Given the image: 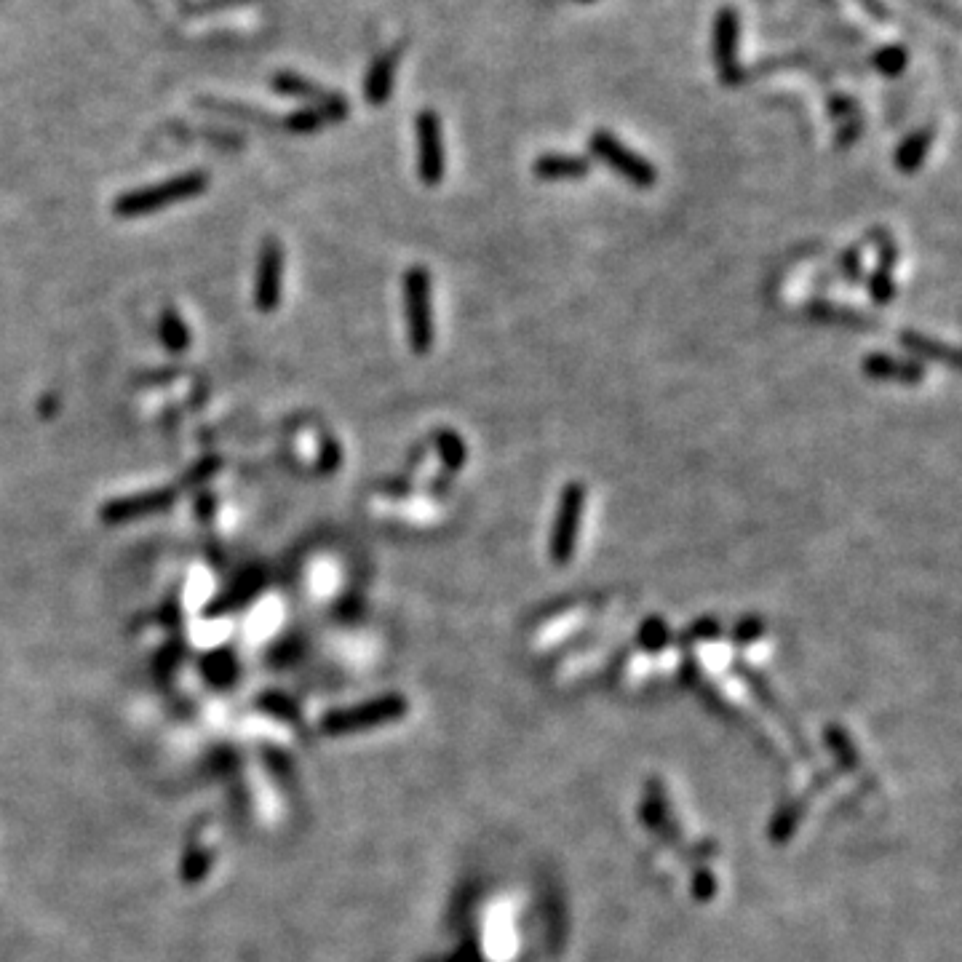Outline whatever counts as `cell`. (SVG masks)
Listing matches in <instances>:
<instances>
[{
    "instance_id": "1",
    "label": "cell",
    "mask_w": 962,
    "mask_h": 962,
    "mask_svg": "<svg viewBox=\"0 0 962 962\" xmlns=\"http://www.w3.org/2000/svg\"><path fill=\"white\" fill-rule=\"evenodd\" d=\"M206 188H209V174L201 172V169L185 172L180 174V177H172V180L155 182V185H147V188L121 193V196L113 201V214L121 217V220H139V217H147V214L161 212L166 206L182 204V201H190V198L204 196Z\"/></svg>"
},
{
    "instance_id": "2",
    "label": "cell",
    "mask_w": 962,
    "mask_h": 962,
    "mask_svg": "<svg viewBox=\"0 0 962 962\" xmlns=\"http://www.w3.org/2000/svg\"><path fill=\"white\" fill-rule=\"evenodd\" d=\"M404 289V316H407L409 348L415 356H428L433 351L436 327H433V284L431 273L423 265H412L401 278Z\"/></svg>"
},
{
    "instance_id": "3",
    "label": "cell",
    "mask_w": 962,
    "mask_h": 962,
    "mask_svg": "<svg viewBox=\"0 0 962 962\" xmlns=\"http://www.w3.org/2000/svg\"><path fill=\"white\" fill-rule=\"evenodd\" d=\"M583 514H586V484L583 481L564 484L554 524H551V535H548V559L556 567L572 562L575 548H578L580 527H583Z\"/></svg>"
},
{
    "instance_id": "4",
    "label": "cell",
    "mask_w": 962,
    "mask_h": 962,
    "mask_svg": "<svg viewBox=\"0 0 962 962\" xmlns=\"http://www.w3.org/2000/svg\"><path fill=\"white\" fill-rule=\"evenodd\" d=\"M588 150L594 158H599L604 166H610L612 172L631 182L634 188H653L658 182V169L653 161H647L645 155L634 153L626 142H620L612 131L596 129L588 137Z\"/></svg>"
},
{
    "instance_id": "5",
    "label": "cell",
    "mask_w": 962,
    "mask_h": 962,
    "mask_svg": "<svg viewBox=\"0 0 962 962\" xmlns=\"http://www.w3.org/2000/svg\"><path fill=\"white\" fill-rule=\"evenodd\" d=\"M417 129V177L428 188H436L447 172L444 158V139H441V118L433 110H420L415 121Z\"/></svg>"
},
{
    "instance_id": "6",
    "label": "cell",
    "mask_w": 962,
    "mask_h": 962,
    "mask_svg": "<svg viewBox=\"0 0 962 962\" xmlns=\"http://www.w3.org/2000/svg\"><path fill=\"white\" fill-rule=\"evenodd\" d=\"M180 492L174 487H161V490H150V492H139V495H126V498H115L107 500L105 506L99 508V522L102 524H129V522H139V519H147V516H155L166 511V508L174 506Z\"/></svg>"
},
{
    "instance_id": "7",
    "label": "cell",
    "mask_w": 962,
    "mask_h": 962,
    "mask_svg": "<svg viewBox=\"0 0 962 962\" xmlns=\"http://www.w3.org/2000/svg\"><path fill=\"white\" fill-rule=\"evenodd\" d=\"M284 294V246L276 238H265L257 257V281H254V308L260 313H273L281 305Z\"/></svg>"
},
{
    "instance_id": "8",
    "label": "cell",
    "mask_w": 962,
    "mask_h": 962,
    "mask_svg": "<svg viewBox=\"0 0 962 962\" xmlns=\"http://www.w3.org/2000/svg\"><path fill=\"white\" fill-rule=\"evenodd\" d=\"M738 38H741V17L733 6H722L714 17V62H717L719 78L725 86H738L741 81V65H738Z\"/></svg>"
},
{
    "instance_id": "9",
    "label": "cell",
    "mask_w": 962,
    "mask_h": 962,
    "mask_svg": "<svg viewBox=\"0 0 962 962\" xmlns=\"http://www.w3.org/2000/svg\"><path fill=\"white\" fill-rule=\"evenodd\" d=\"M273 89L284 97H294L308 102L310 107H316L321 113L327 115L329 123L345 121L348 118V99L340 97V94H332V91L321 89L318 83L302 78V75L294 73H278L273 75Z\"/></svg>"
},
{
    "instance_id": "10",
    "label": "cell",
    "mask_w": 962,
    "mask_h": 962,
    "mask_svg": "<svg viewBox=\"0 0 962 962\" xmlns=\"http://www.w3.org/2000/svg\"><path fill=\"white\" fill-rule=\"evenodd\" d=\"M861 372L869 380H893V383L901 385H917L928 375V369L920 361L898 359V356H890V353H869V356H864Z\"/></svg>"
},
{
    "instance_id": "11",
    "label": "cell",
    "mask_w": 962,
    "mask_h": 962,
    "mask_svg": "<svg viewBox=\"0 0 962 962\" xmlns=\"http://www.w3.org/2000/svg\"><path fill=\"white\" fill-rule=\"evenodd\" d=\"M532 174L543 182L586 180L591 174V158L567 153H543L532 161Z\"/></svg>"
},
{
    "instance_id": "12",
    "label": "cell",
    "mask_w": 962,
    "mask_h": 962,
    "mask_svg": "<svg viewBox=\"0 0 962 962\" xmlns=\"http://www.w3.org/2000/svg\"><path fill=\"white\" fill-rule=\"evenodd\" d=\"M396 65H399V51H388L369 65L367 78H364V97L372 107L385 105L393 94V81H396Z\"/></svg>"
},
{
    "instance_id": "13",
    "label": "cell",
    "mask_w": 962,
    "mask_h": 962,
    "mask_svg": "<svg viewBox=\"0 0 962 962\" xmlns=\"http://www.w3.org/2000/svg\"><path fill=\"white\" fill-rule=\"evenodd\" d=\"M898 343L904 345L906 351L912 353V356H917L920 364L922 361H936V364H944V367L949 369L960 367V356H957V351H954L952 345L936 340V337L920 335V332H909V329H906V332H901V337H898Z\"/></svg>"
},
{
    "instance_id": "14",
    "label": "cell",
    "mask_w": 962,
    "mask_h": 962,
    "mask_svg": "<svg viewBox=\"0 0 962 962\" xmlns=\"http://www.w3.org/2000/svg\"><path fill=\"white\" fill-rule=\"evenodd\" d=\"M930 145H933V129H917L912 131L909 137L896 147V155H893V166H896L901 174H914L925 164V158L930 153Z\"/></svg>"
},
{
    "instance_id": "15",
    "label": "cell",
    "mask_w": 962,
    "mask_h": 962,
    "mask_svg": "<svg viewBox=\"0 0 962 962\" xmlns=\"http://www.w3.org/2000/svg\"><path fill=\"white\" fill-rule=\"evenodd\" d=\"M433 444H436V452H439L444 476H455L468 460V447H465L463 436L452 431V428H441V431L433 433Z\"/></svg>"
},
{
    "instance_id": "16",
    "label": "cell",
    "mask_w": 962,
    "mask_h": 962,
    "mask_svg": "<svg viewBox=\"0 0 962 962\" xmlns=\"http://www.w3.org/2000/svg\"><path fill=\"white\" fill-rule=\"evenodd\" d=\"M158 335H161V343L166 345V351L185 353L190 348V332L188 327H185V321L180 318V313L174 308H166L164 313H161Z\"/></svg>"
},
{
    "instance_id": "17",
    "label": "cell",
    "mask_w": 962,
    "mask_h": 962,
    "mask_svg": "<svg viewBox=\"0 0 962 962\" xmlns=\"http://www.w3.org/2000/svg\"><path fill=\"white\" fill-rule=\"evenodd\" d=\"M906 65H909V54H906L904 46H898V43H888V46H882V49H877L872 54V67L880 75H885V78L904 75Z\"/></svg>"
},
{
    "instance_id": "18",
    "label": "cell",
    "mask_w": 962,
    "mask_h": 962,
    "mask_svg": "<svg viewBox=\"0 0 962 962\" xmlns=\"http://www.w3.org/2000/svg\"><path fill=\"white\" fill-rule=\"evenodd\" d=\"M327 115L316 110V107H302V110H294L281 121V129L289 131V134H316L318 129L327 126Z\"/></svg>"
},
{
    "instance_id": "19",
    "label": "cell",
    "mask_w": 962,
    "mask_h": 962,
    "mask_svg": "<svg viewBox=\"0 0 962 962\" xmlns=\"http://www.w3.org/2000/svg\"><path fill=\"white\" fill-rule=\"evenodd\" d=\"M864 281H866V292H869V297H872L874 305L885 308V305H890V302L896 300L898 286H896V281H893V273H890V270L874 268L872 273L864 278Z\"/></svg>"
},
{
    "instance_id": "20",
    "label": "cell",
    "mask_w": 962,
    "mask_h": 962,
    "mask_svg": "<svg viewBox=\"0 0 962 962\" xmlns=\"http://www.w3.org/2000/svg\"><path fill=\"white\" fill-rule=\"evenodd\" d=\"M866 241L877 249V268H885L893 273V268H896L898 260H901V252H898V244L893 241V236H890L888 230L872 228L869 230V236H866Z\"/></svg>"
},
{
    "instance_id": "21",
    "label": "cell",
    "mask_w": 962,
    "mask_h": 962,
    "mask_svg": "<svg viewBox=\"0 0 962 962\" xmlns=\"http://www.w3.org/2000/svg\"><path fill=\"white\" fill-rule=\"evenodd\" d=\"M808 313L813 318H818V321H837V324H850V327H869L866 321L869 318H864V316H858V313H853V310H845V308H840V305H826V302H810L808 305Z\"/></svg>"
},
{
    "instance_id": "22",
    "label": "cell",
    "mask_w": 962,
    "mask_h": 962,
    "mask_svg": "<svg viewBox=\"0 0 962 962\" xmlns=\"http://www.w3.org/2000/svg\"><path fill=\"white\" fill-rule=\"evenodd\" d=\"M260 586H262V578L257 575V572H249V575H244V578H238L236 586L230 588L225 596H220L222 602H217V610H225V607H233V604H244L254 591H260Z\"/></svg>"
},
{
    "instance_id": "23",
    "label": "cell",
    "mask_w": 962,
    "mask_h": 962,
    "mask_svg": "<svg viewBox=\"0 0 962 962\" xmlns=\"http://www.w3.org/2000/svg\"><path fill=\"white\" fill-rule=\"evenodd\" d=\"M840 273L845 276L848 284H858L864 281V257H861V246H850L840 257Z\"/></svg>"
},
{
    "instance_id": "24",
    "label": "cell",
    "mask_w": 962,
    "mask_h": 962,
    "mask_svg": "<svg viewBox=\"0 0 962 962\" xmlns=\"http://www.w3.org/2000/svg\"><path fill=\"white\" fill-rule=\"evenodd\" d=\"M639 639H642V647H647V650H661L666 645V639H669V628L658 618H650L645 628L639 631Z\"/></svg>"
},
{
    "instance_id": "25",
    "label": "cell",
    "mask_w": 962,
    "mask_h": 962,
    "mask_svg": "<svg viewBox=\"0 0 962 962\" xmlns=\"http://www.w3.org/2000/svg\"><path fill=\"white\" fill-rule=\"evenodd\" d=\"M220 465H222L220 457H204V460H201L196 468H190V473L185 476V484H190V487H198V484H204L206 479H212L214 473L220 471Z\"/></svg>"
},
{
    "instance_id": "26",
    "label": "cell",
    "mask_w": 962,
    "mask_h": 962,
    "mask_svg": "<svg viewBox=\"0 0 962 962\" xmlns=\"http://www.w3.org/2000/svg\"><path fill=\"white\" fill-rule=\"evenodd\" d=\"M343 463V449L337 447V441L324 439V449H321V460H318V468L324 473H335Z\"/></svg>"
},
{
    "instance_id": "27",
    "label": "cell",
    "mask_w": 962,
    "mask_h": 962,
    "mask_svg": "<svg viewBox=\"0 0 962 962\" xmlns=\"http://www.w3.org/2000/svg\"><path fill=\"white\" fill-rule=\"evenodd\" d=\"M762 620L759 618H746L741 623V626L735 628L733 631V639L738 642V645H749V642H754L759 634H762Z\"/></svg>"
},
{
    "instance_id": "28",
    "label": "cell",
    "mask_w": 962,
    "mask_h": 962,
    "mask_svg": "<svg viewBox=\"0 0 962 962\" xmlns=\"http://www.w3.org/2000/svg\"><path fill=\"white\" fill-rule=\"evenodd\" d=\"M212 508H214V500L209 498V495H201V498H198V511H201V519H209V516H212Z\"/></svg>"
},
{
    "instance_id": "29",
    "label": "cell",
    "mask_w": 962,
    "mask_h": 962,
    "mask_svg": "<svg viewBox=\"0 0 962 962\" xmlns=\"http://www.w3.org/2000/svg\"><path fill=\"white\" fill-rule=\"evenodd\" d=\"M578 3H594V0H578Z\"/></svg>"
}]
</instances>
